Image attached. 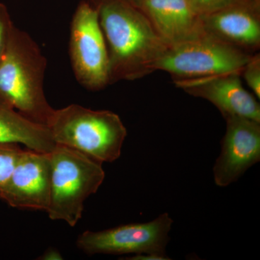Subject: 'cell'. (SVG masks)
I'll return each instance as SVG.
<instances>
[{
  "label": "cell",
  "instance_id": "cell-1",
  "mask_svg": "<svg viewBox=\"0 0 260 260\" xmlns=\"http://www.w3.org/2000/svg\"><path fill=\"white\" fill-rule=\"evenodd\" d=\"M88 1L97 10L107 44L109 84L153 73L154 64L168 46L144 13L129 0Z\"/></svg>",
  "mask_w": 260,
  "mask_h": 260
},
{
  "label": "cell",
  "instance_id": "cell-2",
  "mask_svg": "<svg viewBox=\"0 0 260 260\" xmlns=\"http://www.w3.org/2000/svg\"><path fill=\"white\" fill-rule=\"evenodd\" d=\"M47 67V58L37 43L14 25L0 61V99L30 120L46 126L54 111L44 93Z\"/></svg>",
  "mask_w": 260,
  "mask_h": 260
},
{
  "label": "cell",
  "instance_id": "cell-3",
  "mask_svg": "<svg viewBox=\"0 0 260 260\" xmlns=\"http://www.w3.org/2000/svg\"><path fill=\"white\" fill-rule=\"evenodd\" d=\"M47 127L56 145L74 149L100 162L120 157L127 135L119 115L78 104L54 109Z\"/></svg>",
  "mask_w": 260,
  "mask_h": 260
},
{
  "label": "cell",
  "instance_id": "cell-4",
  "mask_svg": "<svg viewBox=\"0 0 260 260\" xmlns=\"http://www.w3.org/2000/svg\"><path fill=\"white\" fill-rule=\"evenodd\" d=\"M51 162L49 218L74 227L82 218L84 203L95 194L105 179L102 162L79 151L56 145Z\"/></svg>",
  "mask_w": 260,
  "mask_h": 260
},
{
  "label": "cell",
  "instance_id": "cell-5",
  "mask_svg": "<svg viewBox=\"0 0 260 260\" xmlns=\"http://www.w3.org/2000/svg\"><path fill=\"white\" fill-rule=\"evenodd\" d=\"M253 54L205 34L169 46L153 66V71L167 72L173 80L239 73Z\"/></svg>",
  "mask_w": 260,
  "mask_h": 260
},
{
  "label": "cell",
  "instance_id": "cell-6",
  "mask_svg": "<svg viewBox=\"0 0 260 260\" xmlns=\"http://www.w3.org/2000/svg\"><path fill=\"white\" fill-rule=\"evenodd\" d=\"M72 68L78 83L89 90L109 85V55L96 9L83 0L75 10L70 35Z\"/></svg>",
  "mask_w": 260,
  "mask_h": 260
},
{
  "label": "cell",
  "instance_id": "cell-7",
  "mask_svg": "<svg viewBox=\"0 0 260 260\" xmlns=\"http://www.w3.org/2000/svg\"><path fill=\"white\" fill-rule=\"evenodd\" d=\"M172 218L167 213L147 223H129L101 232L86 231L77 239V246L90 254H158L166 255L170 240Z\"/></svg>",
  "mask_w": 260,
  "mask_h": 260
},
{
  "label": "cell",
  "instance_id": "cell-8",
  "mask_svg": "<svg viewBox=\"0 0 260 260\" xmlns=\"http://www.w3.org/2000/svg\"><path fill=\"white\" fill-rule=\"evenodd\" d=\"M51 177L50 153L23 150L9 180L0 190V199L13 208L47 212Z\"/></svg>",
  "mask_w": 260,
  "mask_h": 260
},
{
  "label": "cell",
  "instance_id": "cell-9",
  "mask_svg": "<svg viewBox=\"0 0 260 260\" xmlns=\"http://www.w3.org/2000/svg\"><path fill=\"white\" fill-rule=\"evenodd\" d=\"M221 152L213 167L216 185L225 187L237 181L260 160V122L228 116Z\"/></svg>",
  "mask_w": 260,
  "mask_h": 260
},
{
  "label": "cell",
  "instance_id": "cell-10",
  "mask_svg": "<svg viewBox=\"0 0 260 260\" xmlns=\"http://www.w3.org/2000/svg\"><path fill=\"white\" fill-rule=\"evenodd\" d=\"M241 78V73H229L173 81L189 95L212 103L224 118L239 116L260 122L259 102L244 88Z\"/></svg>",
  "mask_w": 260,
  "mask_h": 260
},
{
  "label": "cell",
  "instance_id": "cell-11",
  "mask_svg": "<svg viewBox=\"0 0 260 260\" xmlns=\"http://www.w3.org/2000/svg\"><path fill=\"white\" fill-rule=\"evenodd\" d=\"M129 1L144 13L168 47L206 34L202 15L189 0Z\"/></svg>",
  "mask_w": 260,
  "mask_h": 260
},
{
  "label": "cell",
  "instance_id": "cell-12",
  "mask_svg": "<svg viewBox=\"0 0 260 260\" xmlns=\"http://www.w3.org/2000/svg\"><path fill=\"white\" fill-rule=\"evenodd\" d=\"M202 20L205 34L216 40L251 54L259 49V5H234L202 15Z\"/></svg>",
  "mask_w": 260,
  "mask_h": 260
},
{
  "label": "cell",
  "instance_id": "cell-13",
  "mask_svg": "<svg viewBox=\"0 0 260 260\" xmlns=\"http://www.w3.org/2000/svg\"><path fill=\"white\" fill-rule=\"evenodd\" d=\"M0 144H22L42 153H51L56 146L47 126L30 120L2 99Z\"/></svg>",
  "mask_w": 260,
  "mask_h": 260
},
{
  "label": "cell",
  "instance_id": "cell-14",
  "mask_svg": "<svg viewBox=\"0 0 260 260\" xmlns=\"http://www.w3.org/2000/svg\"><path fill=\"white\" fill-rule=\"evenodd\" d=\"M23 151L18 144H0V190L9 180Z\"/></svg>",
  "mask_w": 260,
  "mask_h": 260
},
{
  "label": "cell",
  "instance_id": "cell-15",
  "mask_svg": "<svg viewBox=\"0 0 260 260\" xmlns=\"http://www.w3.org/2000/svg\"><path fill=\"white\" fill-rule=\"evenodd\" d=\"M198 13L201 15L239 5H259V0H189Z\"/></svg>",
  "mask_w": 260,
  "mask_h": 260
},
{
  "label": "cell",
  "instance_id": "cell-16",
  "mask_svg": "<svg viewBox=\"0 0 260 260\" xmlns=\"http://www.w3.org/2000/svg\"><path fill=\"white\" fill-rule=\"evenodd\" d=\"M241 76L244 78L248 86L260 99V55L253 54L243 69Z\"/></svg>",
  "mask_w": 260,
  "mask_h": 260
},
{
  "label": "cell",
  "instance_id": "cell-17",
  "mask_svg": "<svg viewBox=\"0 0 260 260\" xmlns=\"http://www.w3.org/2000/svg\"><path fill=\"white\" fill-rule=\"evenodd\" d=\"M14 25L6 5L0 3V61L8 47Z\"/></svg>",
  "mask_w": 260,
  "mask_h": 260
},
{
  "label": "cell",
  "instance_id": "cell-18",
  "mask_svg": "<svg viewBox=\"0 0 260 260\" xmlns=\"http://www.w3.org/2000/svg\"><path fill=\"white\" fill-rule=\"evenodd\" d=\"M61 256L59 251L55 250H49L43 256V259H61Z\"/></svg>",
  "mask_w": 260,
  "mask_h": 260
}]
</instances>
